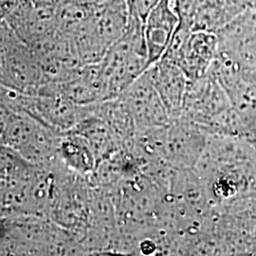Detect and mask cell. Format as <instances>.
Here are the masks:
<instances>
[{
	"mask_svg": "<svg viewBox=\"0 0 256 256\" xmlns=\"http://www.w3.org/2000/svg\"><path fill=\"white\" fill-rule=\"evenodd\" d=\"M220 50V39L209 30L178 28L164 58L182 68L189 81L204 76Z\"/></svg>",
	"mask_w": 256,
	"mask_h": 256,
	"instance_id": "1",
	"label": "cell"
},
{
	"mask_svg": "<svg viewBox=\"0 0 256 256\" xmlns=\"http://www.w3.org/2000/svg\"><path fill=\"white\" fill-rule=\"evenodd\" d=\"M120 94L138 128L165 126L171 120L147 70Z\"/></svg>",
	"mask_w": 256,
	"mask_h": 256,
	"instance_id": "2",
	"label": "cell"
},
{
	"mask_svg": "<svg viewBox=\"0 0 256 256\" xmlns=\"http://www.w3.org/2000/svg\"><path fill=\"white\" fill-rule=\"evenodd\" d=\"M180 22L176 0H160L144 22L149 68L164 56Z\"/></svg>",
	"mask_w": 256,
	"mask_h": 256,
	"instance_id": "3",
	"label": "cell"
},
{
	"mask_svg": "<svg viewBox=\"0 0 256 256\" xmlns=\"http://www.w3.org/2000/svg\"><path fill=\"white\" fill-rule=\"evenodd\" d=\"M147 70L170 119L180 117L182 114L185 93L189 82L182 70L162 58L148 68Z\"/></svg>",
	"mask_w": 256,
	"mask_h": 256,
	"instance_id": "4",
	"label": "cell"
},
{
	"mask_svg": "<svg viewBox=\"0 0 256 256\" xmlns=\"http://www.w3.org/2000/svg\"><path fill=\"white\" fill-rule=\"evenodd\" d=\"M129 16L128 0H108L94 10L92 27L102 44L108 50L126 32Z\"/></svg>",
	"mask_w": 256,
	"mask_h": 256,
	"instance_id": "5",
	"label": "cell"
},
{
	"mask_svg": "<svg viewBox=\"0 0 256 256\" xmlns=\"http://www.w3.org/2000/svg\"><path fill=\"white\" fill-rule=\"evenodd\" d=\"M164 153L169 162L178 166H190L198 158L203 142L200 134L190 124H174L166 132Z\"/></svg>",
	"mask_w": 256,
	"mask_h": 256,
	"instance_id": "6",
	"label": "cell"
},
{
	"mask_svg": "<svg viewBox=\"0 0 256 256\" xmlns=\"http://www.w3.org/2000/svg\"><path fill=\"white\" fill-rule=\"evenodd\" d=\"M160 0H128L130 12L136 16L144 23Z\"/></svg>",
	"mask_w": 256,
	"mask_h": 256,
	"instance_id": "7",
	"label": "cell"
}]
</instances>
